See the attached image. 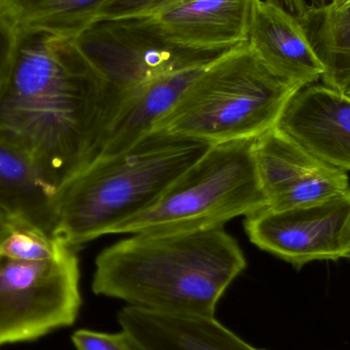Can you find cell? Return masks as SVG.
Returning <instances> with one entry per match:
<instances>
[{
  "label": "cell",
  "mask_w": 350,
  "mask_h": 350,
  "mask_svg": "<svg viewBox=\"0 0 350 350\" xmlns=\"http://www.w3.org/2000/svg\"><path fill=\"white\" fill-rule=\"evenodd\" d=\"M116 103L74 39L18 31L0 88V135L26 154L53 193L98 157Z\"/></svg>",
  "instance_id": "6da1fadb"
},
{
  "label": "cell",
  "mask_w": 350,
  "mask_h": 350,
  "mask_svg": "<svg viewBox=\"0 0 350 350\" xmlns=\"http://www.w3.org/2000/svg\"><path fill=\"white\" fill-rule=\"evenodd\" d=\"M246 267L240 245L224 226L135 234L98 255L92 291L153 312L215 317Z\"/></svg>",
  "instance_id": "7a4b0ae2"
},
{
  "label": "cell",
  "mask_w": 350,
  "mask_h": 350,
  "mask_svg": "<svg viewBox=\"0 0 350 350\" xmlns=\"http://www.w3.org/2000/svg\"><path fill=\"white\" fill-rule=\"evenodd\" d=\"M212 145L151 133L112 157H98L51 201V236L76 249L141 213Z\"/></svg>",
  "instance_id": "3957f363"
},
{
  "label": "cell",
  "mask_w": 350,
  "mask_h": 350,
  "mask_svg": "<svg viewBox=\"0 0 350 350\" xmlns=\"http://www.w3.org/2000/svg\"><path fill=\"white\" fill-rule=\"evenodd\" d=\"M300 88L273 73L247 43L206 66L152 133L209 145L255 139L277 126Z\"/></svg>",
  "instance_id": "277c9868"
},
{
  "label": "cell",
  "mask_w": 350,
  "mask_h": 350,
  "mask_svg": "<svg viewBox=\"0 0 350 350\" xmlns=\"http://www.w3.org/2000/svg\"><path fill=\"white\" fill-rule=\"evenodd\" d=\"M254 141L212 145L155 203L111 228L107 234L215 228L267 208L255 163Z\"/></svg>",
  "instance_id": "5b68a950"
},
{
  "label": "cell",
  "mask_w": 350,
  "mask_h": 350,
  "mask_svg": "<svg viewBox=\"0 0 350 350\" xmlns=\"http://www.w3.org/2000/svg\"><path fill=\"white\" fill-rule=\"evenodd\" d=\"M81 304L75 249L44 261L0 255V345L35 340L72 326Z\"/></svg>",
  "instance_id": "8992f818"
},
{
  "label": "cell",
  "mask_w": 350,
  "mask_h": 350,
  "mask_svg": "<svg viewBox=\"0 0 350 350\" xmlns=\"http://www.w3.org/2000/svg\"><path fill=\"white\" fill-rule=\"evenodd\" d=\"M74 40L117 96L163 74L205 67L226 53L172 44L139 18L98 21Z\"/></svg>",
  "instance_id": "52a82bcc"
},
{
  "label": "cell",
  "mask_w": 350,
  "mask_h": 350,
  "mask_svg": "<svg viewBox=\"0 0 350 350\" xmlns=\"http://www.w3.org/2000/svg\"><path fill=\"white\" fill-rule=\"evenodd\" d=\"M245 230L261 250L300 269L350 256V189L324 201L246 216Z\"/></svg>",
  "instance_id": "ba28073f"
},
{
  "label": "cell",
  "mask_w": 350,
  "mask_h": 350,
  "mask_svg": "<svg viewBox=\"0 0 350 350\" xmlns=\"http://www.w3.org/2000/svg\"><path fill=\"white\" fill-rule=\"evenodd\" d=\"M253 151L267 208L308 205L350 189L347 172L321 161L277 127L255 139Z\"/></svg>",
  "instance_id": "9c48e42d"
},
{
  "label": "cell",
  "mask_w": 350,
  "mask_h": 350,
  "mask_svg": "<svg viewBox=\"0 0 350 350\" xmlns=\"http://www.w3.org/2000/svg\"><path fill=\"white\" fill-rule=\"evenodd\" d=\"M255 0H175L139 18L167 42L201 51L226 53L248 42Z\"/></svg>",
  "instance_id": "30bf717a"
},
{
  "label": "cell",
  "mask_w": 350,
  "mask_h": 350,
  "mask_svg": "<svg viewBox=\"0 0 350 350\" xmlns=\"http://www.w3.org/2000/svg\"><path fill=\"white\" fill-rule=\"evenodd\" d=\"M275 127L321 161L350 170V98L343 92L325 84L304 86Z\"/></svg>",
  "instance_id": "8fae6325"
},
{
  "label": "cell",
  "mask_w": 350,
  "mask_h": 350,
  "mask_svg": "<svg viewBox=\"0 0 350 350\" xmlns=\"http://www.w3.org/2000/svg\"><path fill=\"white\" fill-rule=\"evenodd\" d=\"M247 43L273 73L300 88L324 75L300 18L273 0H255Z\"/></svg>",
  "instance_id": "7c38bea8"
},
{
  "label": "cell",
  "mask_w": 350,
  "mask_h": 350,
  "mask_svg": "<svg viewBox=\"0 0 350 350\" xmlns=\"http://www.w3.org/2000/svg\"><path fill=\"white\" fill-rule=\"evenodd\" d=\"M205 67L163 74L118 94L96 158L123 153L150 135Z\"/></svg>",
  "instance_id": "4fadbf2b"
},
{
  "label": "cell",
  "mask_w": 350,
  "mask_h": 350,
  "mask_svg": "<svg viewBox=\"0 0 350 350\" xmlns=\"http://www.w3.org/2000/svg\"><path fill=\"white\" fill-rule=\"evenodd\" d=\"M118 323L137 350H265L252 347L215 317L163 314L127 306Z\"/></svg>",
  "instance_id": "5bb4252c"
},
{
  "label": "cell",
  "mask_w": 350,
  "mask_h": 350,
  "mask_svg": "<svg viewBox=\"0 0 350 350\" xmlns=\"http://www.w3.org/2000/svg\"><path fill=\"white\" fill-rule=\"evenodd\" d=\"M53 195L26 154L0 135V210L51 236Z\"/></svg>",
  "instance_id": "9a60e30c"
},
{
  "label": "cell",
  "mask_w": 350,
  "mask_h": 350,
  "mask_svg": "<svg viewBox=\"0 0 350 350\" xmlns=\"http://www.w3.org/2000/svg\"><path fill=\"white\" fill-rule=\"evenodd\" d=\"M110 0H2L0 10L18 31L75 39L96 23Z\"/></svg>",
  "instance_id": "2e32d148"
},
{
  "label": "cell",
  "mask_w": 350,
  "mask_h": 350,
  "mask_svg": "<svg viewBox=\"0 0 350 350\" xmlns=\"http://www.w3.org/2000/svg\"><path fill=\"white\" fill-rule=\"evenodd\" d=\"M300 22L324 65L325 85L345 92L350 84V2L314 8Z\"/></svg>",
  "instance_id": "e0dca14e"
},
{
  "label": "cell",
  "mask_w": 350,
  "mask_h": 350,
  "mask_svg": "<svg viewBox=\"0 0 350 350\" xmlns=\"http://www.w3.org/2000/svg\"><path fill=\"white\" fill-rule=\"evenodd\" d=\"M72 248L43 230L21 224L0 242V255L23 261L55 258Z\"/></svg>",
  "instance_id": "ac0fdd59"
},
{
  "label": "cell",
  "mask_w": 350,
  "mask_h": 350,
  "mask_svg": "<svg viewBox=\"0 0 350 350\" xmlns=\"http://www.w3.org/2000/svg\"><path fill=\"white\" fill-rule=\"evenodd\" d=\"M174 1L175 0H110L100 10L96 22L145 18L163 10Z\"/></svg>",
  "instance_id": "d6986e66"
},
{
  "label": "cell",
  "mask_w": 350,
  "mask_h": 350,
  "mask_svg": "<svg viewBox=\"0 0 350 350\" xmlns=\"http://www.w3.org/2000/svg\"><path fill=\"white\" fill-rule=\"evenodd\" d=\"M76 350H137L129 335L119 333L96 332L80 329L72 335Z\"/></svg>",
  "instance_id": "ffe728a7"
},
{
  "label": "cell",
  "mask_w": 350,
  "mask_h": 350,
  "mask_svg": "<svg viewBox=\"0 0 350 350\" xmlns=\"http://www.w3.org/2000/svg\"><path fill=\"white\" fill-rule=\"evenodd\" d=\"M18 30L10 18L0 10V88L5 81L14 59Z\"/></svg>",
  "instance_id": "44dd1931"
},
{
  "label": "cell",
  "mask_w": 350,
  "mask_h": 350,
  "mask_svg": "<svg viewBox=\"0 0 350 350\" xmlns=\"http://www.w3.org/2000/svg\"><path fill=\"white\" fill-rule=\"evenodd\" d=\"M297 18H302L314 8H323L331 0H273Z\"/></svg>",
  "instance_id": "7402d4cb"
},
{
  "label": "cell",
  "mask_w": 350,
  "mask_h": 350,
  "mask_svg": "<svg viewBox=\"0 0 350 350\" xmlns=\"http://www.w3.org/2000/svg\"><path fill=\"white\" fill-rule=\"evenodd\" d=\"M24 224L0 210V242L18 224Z\"/></svg>",
  "instance_id": "603a6c76"
},
{
  "label": "cell",
  "mask_w": 350,
  "mask_h": 350,
  "mask_svg": "<svg viewBox=\"0 0 350 350\" xmlns=\"http://www.w3.org/2000/svg\"><path fill=\"white\" fill-rule=\"evenodd\" d=\"M350 0H331L330 3L334 5H342V4L349 3Z\"/></svg>",
  "instance_id": "cb8c5ba5"
},
{
  "label": "cell",
  "mask_w": 350,
  "mask_h": 350,
  "mask_svg": "<svg viewBox=\"0 0 350 350\" xmlns=\"http://www.w3.org/2000/svg\"><path fill=\"white\" fill-rule=\"evenodd\" d=\"M343 94H347V96H349L350 98V84L349 85V88H347V90H345V92H343Z\"/></svg>",
  "instance_id": "d4e9b609"
},
{
  "label": "cell",
  "mask_w": 350,
  "mask_h": 350,
  "mask_svg": "<svg viewBox=\"0 0 350 350\" xmlns=\"http://www.w3.org/2000/svg\"><path fill=\"white\" fill-rule=\"evenodd\" d=\"M2 0H0V4H1Z\"/></svg>",
  "instance_id": "484cf974"
},
{
  "label": "cell",
  "mask_w": 350,
  "mask_h": 350,
  "mask_svg": "<svg viewBox=\"0 0 350 350\" xmlns=\"http://www.w3.org/2000/svg\"><path fill=\"white\" fill-rule=\"evenodd\" d=\"M349 259H350V256H349Z\"/></svg>",
  "instance_id": "4316f807"
}]
</instances>
